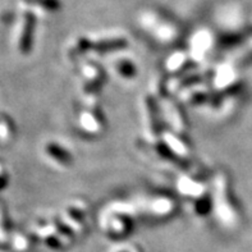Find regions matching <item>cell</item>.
<instances>
[{
  "instance_id": "1",
  "label": "cell",
  "mask_w": 252,
  "mask_h": 252,
  "mask_svg": "<svg viewBox=\"0 0 252 252\" xmlns=\"http://www.w3.org/2000/svg\"><path fill=\"white\" fill-rule=\"evenodd\" d=\"M33 26H35V19L31 14H25L18 26V31L16 35V46L17 50L23 55L29 54L31 51Z\"/></svg>"
},
{
  "instance_id": "2",
  "label": "cell",
  "mask_w": 252,
  "mask_h": 252,
  "mask_svg": "<svg viewBox=\"0 0 252 252\" xmlns=\"http://www.w3.org/2000/svg\"><path fill=\"white\" fill-rule=\"evenodd\" d=\"M215 193H217V198H215V202H217V208L219 214L224 215V218L229 220L230 214H234L233 213V206L232 204H228L229 202V189H228V182L227 178L224 176H219L217 179V189H215Z\"/></svg>"
},
{
  "instance_id": "3",
  "label": "cell",
  "mask_w": 252,
  "mask_h": 252,
  "mask_svg": "<svg viewBox=\"0 0 252 252\" xmlns=\"http://www.w3.org/2000/svg\"><path fill=\"white\" fill-rule=\"evenodd\" d=\"M102 119L100 114V109L96 104V100L94 97L93 104L87 106L80 117V123L83 129L89 131L90 133H96L100 128L102 127Z\"/></svg>"
},
{
  "instance_id": "4",
  "label": "cell",
  "mask_w": 252,
  "mask_h": 252,
  "mask_svg": "<svg viewBox=\"0 0 252 252\" xmlns=\"http://www.w3.org/2000/svg\"><path fill=\"white\" fill-rule=\"evenodd\" d=\"M82 73L83 86H85V93L90 94L91 90L99 89L101 86L102 80H104V73L99 65L93 63H85L81 69Z\"/></svg>"
},
{
  "instance_id": "5",
  "label": "cell",
  "mask_w": 252,
  "mask_h": 252,
  "mask_svg": "<svg viewBox=\"0 0 252 252\" xmlns=\"http://www.w3.org/2000/svg\"><path fill=\"white\" fill-rule=\"evenodd\" d=\"M44 151L53 161H55L59 165L68 166L72 163V157H70L69 151L65 150L62 145H59L58 142H54V141L46 142L44 147Z\"/></svg>"
},
{
  "instance_id": "6",
  "label": "cell",
  "mask_w": 252,
  "mask_h": 252,
  "mask_svg": "<svg viewBox=\"0 0 252 252\" xmlns=\"http://www.w3.org/2000/svg\"><path fill=\"white\" fill-rule=\"evenodd\" d=\"M16 134V127L6 114H0V144L8 145Z\"/></svg>"
},
{
  "instance_id": "7",
  "label": "cell",
  "mask_w": 252,
  "mask_h": 252,
  "mask_svg": "<svg viewBox=\"0 0 252 252\" xmlns=\"http://www.w3.org/2000/svg\"><path fill=\"white\" fill-rule=\"evenodd\" d=\"M145 109H146V115H147V123L150 127V133L157 136L158 134V114H157V108L154 104L153 97H146L145 100Z\"/></svg>"
},
{
  "instance_id": "8",
  "label": "cell",
  "mask_w": 252,
  "mask_h": 252,
  "mask_svg": "<svg viewBox=\"0 0 252 252\" xmlns=\"http://www.w3.org/2000/svg\"><path fill=\"white\" fill-rule=\"evenodd\" d=\"M114 68L117 73L121 74L125 78H131L136 74V67L129 59H118L115 61Z\"/></svg>"
},
{
  "instance_id": "9",
  "label": "cell",
  "mask_w": 252,
  "mask_h": 252,
  "mask_svg": "<svg viewBox=\"0 0 252 252\" xmlns=\"http://www.w3.org/2000/svg\"><path fill=\"white\" fill-rule=\"evenodd\" d=\"M8 185V173H6L5 166L0 161V191L4 189Z\"/></svg>"
}]
</instances>
